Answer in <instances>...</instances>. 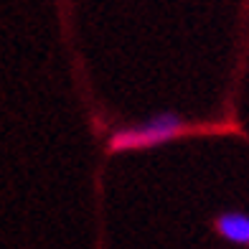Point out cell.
<instances>
[{
  "label": "cell",
  "mask_w": 249,
  "mask_h": 249,
  "mask_svg": "<svg viewBox=\"0 0 249 249\" xmlns=\"http://www.w3.org/2000/svg\"><path fill=\"white\" fill-rule=\"evenodd\" d=\"M183 130V120L173 112H163L155 115L148 122L138 124V127H124L117 130L109 138V150L120 153V150H142V148H153V145L168 142L171 138Z\"/></svg>",
  "instance_id": "6da1fadb"
},
{
  "label": "cell",
  "mask_w": 249,
  "mask_h": 249,
  "mask_svg": "<svg viewBox=\"0 0 249 249\" xmlns=\"http://www.w3.org/2000/svg\"><path fill=\"white\" fill-rule=\"evenodd\" d=\"M216 231L231 244H249V216L242 211H226L216 219Z\"/></svg>",
  "instance_id": "7a4b0ae2"
}]
</instances>
